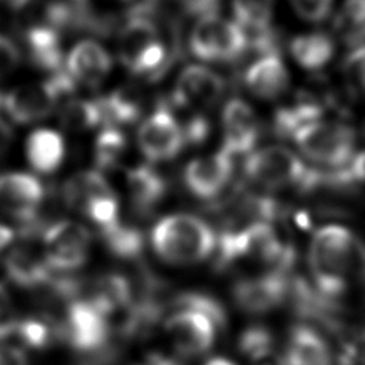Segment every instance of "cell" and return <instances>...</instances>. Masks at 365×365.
Instances as JSON below:
<instances>
[{"instance_id": "4", "label": "cell", "mask_w": 365, "mask_h": 365, "mask_svg": "<svg viewBox=\"0 0 365 365\" xmlns=\"http://www.w3.org/2000/svg\"><path fill=\"white\" fill-rule=\"evenodd\" d=\"M46 188L38 177L23 171L0 174V210L16 222L19 237L31 240L48 227L41 215Z\"/></svg>"}, {"instance_id": "18", "label": "cell", "mask_w": 365, "mask_h": 365, "mask_svg": "<svg viewBox=\"0 0 365 365\" xmlns=\"http://www.w3.org/2000/svg\"><path fill=\"white\" fill-rule=\"evenodd\" d=\"M289 71L279 51L257 54L242 74L244 87L254 97L272 101L282 97L289 87Z\"/></svg>"}, {"instance_id": "41", "label": "cell", "mask_w": 365, "mask_h": 365, "mask_svg": "<svg viewBox=\"0 0 365 365\" xmlns=\"http://www.w3.org/2000/svg\"><path fill=\"white\" fill-rule=\"evenodd\" d=\"M120 356L121 355L118 354L117 348L113 345H108L107 348L98 352L84 355V358L78 361L76 365H121Z\"/></svg>"}, {"instance_id": "24", "label": "cell", "mask_w": 365, "mask_h": 365, "mask_svg": "<svg viewBox=\"0 0 365 365\" xmlns=\"http://www.w3.org/2000/svg\"><path fill=\"white\" fill-rule=\"evenodd\" d=\"M335 40L324 31H309L294 36L288 43L291 58L307 71L327 67L335 56Z\"/></svg>"}, {"instance_id": "8", "label": "cell", "mask_w": 365, "mask_h": 365, "mask_svg": "<svg viewBox=\"0 0 365 365\" xmlns=\"http://www.w3.org/2000/svg\"><path fill=\"white\" fill-rule=\"evenodd\" d=\"M61 342L81 355L98 352L111 345L113 325L110 318L90 301H73L60 318Z\"/></svg>"}, {"instance_id": "28", "label": "cell", "mask_w": 365, "mask_h": 365, "mask_svg": "<svg viewBox=\"0 0 365 365\" xmlns=\"http://www.w3.org/2000/svg\"><path fill=\"white\" fill-rule=\"evenodd\" d=\"M57 114L61 127L70 131L81 133L104 125L98 98L73 97L57 108Z\"/></svg>"}, {"instance_id": "6", "label": "cell", "mask_w": 365, "mask_h": 365, "mask_svg": "<svg viewBox=\"0 0 365 365\" xmlns=\"http://www.w3.org/2000/svg\"><path fill=\"white\" fill-rule=\"evenodd\" d=\"M187 44L190 53L200 61L231 63L250 48V38L232 19L211 13L195 20Z\"/></svg>"}, {"instance_id": "44", "label": "cell", "mask_w": 365, "mask_h": 365, "mask_svg": "<svg viewBox=\"0 0 365 365\" xmlns=\"http://www.w3.org/2000/svg\"><path fill=\"white\" fill-rule=\"evenodd\" d=\"M346 170L355 185H365V150L354 155Z\"/></svg>"}, {"instance_id": "29", "label": "cell", "mask_w": 365, "mask_h": 365, "mask_svg": "<svg viewBox=\"0 0 365 365\" xmlns=\"http://www.w3.org/2000/svg\"><path fill=\"white\" fill-rule=\"evenodd\" d=\"M98 101L104 120L103 127L111 125L121 128L123 125H130L135 123L143 113L140 100L130 90H113L111 93L98 97Z\"/></svg>"}, {"instance_id": "49", "label": "cell", "mask_w": 365, "mask_h": 365, "mask_svg": "<svg viewBox=\"0 0 365 365\" xmlns=\"http://www.w3.org/2000/svg\"><path fill=\"white\" fill-rule=\"evenodd\" d=\"M362 133H364V135H365V118H364V121H362Z\"/></svg>"}, {"instance_id": "19", "label": "cell", "mask_w": 365, "mask_h": 365, "mask_svg": "<svg viewBox=\"0 0 365 365\" xmlns=\"http://www.w3.org/2000/svg\"><path fill=\"white\" fill-rule=\"evenodd\" d=\"M3 268L11 284L34 292L43 288L54 274L46 264L43 254H38L30 244L11 247L4 255Z\"/></svg>"}, {"instance_id": "40", "label": "cell", "mask_w": 365, "mask_h": 365, "mask_svg": "<svg viewBox=\"0 0 365 365\" xmlns=\"http://www.w3.org/2000/svg\"><path fill=\"white\" fill-rule=\"evenodd\" d=\"M23 58L19 46L7 36L0 34V80L17 70Z\"/></svg>"}, {"instance_id": "45", "label": "cell", "mask_w": 365, "mask_h": 365, "mask_svg": "<svg viewBox=\"0 0 365 365\" xmlns=\"http://www.w3.org/2000/svg\"><path fill=\"white\" fill-rule=\"evenodd\" d=\"M13 138H14V134L11 127L9 125V123H6L0 117V157L7 153V150L13 143Z\"/></svg>"}, {"instance_id": "3", "label": "cell", "mask_w": 365, "mask_h": 365, "mask_svg": "<svg viewBox=\"0 0 365 365\" xmlns=\"http://www.w3.org/2000/svg\"><path fill=\"white\" fill-rule=\"evenodd\" d=\"M150 241L161 261L171 265H192L215 252L217 234L205 220L188 212H174L154 224Z\"/></svg>"}, {"instance_id": "31", "label": "cell", "mask_w": 365, "mask_h": 365, "mask_svg": "<svg viewBox=\"0 0 365 365\" xmlns=\"http://www.w3.org/2000/svg\"><path fill=\"white\" fill-rule=\"evenodd\" d=\"M232 20L248 37L271 31L274 0H231Z\"/></svg>"}, {"instance_id": "17", "label": "cell", "mask_w": 365, "mask_h": 365, "mask_svg": "<svg viewBox=\"0 0 365 365\" xmlns=\"http://www.w3.org/2000/svg\"><path fill=\"white\" fill-rule=\"evenodd\" d=\"M114 60L110 51L97 40L77 41L66 54L64 68L78 84L94 88L111 74Z\"/></svg>"}, {"instance_id": "13", "label": "cell", "mask_w": 365, "mask_h": 365, "mask_svg": "<svg viewBox=\"0 0 365 365\" xmlns=\"http://www.w3.org/2000/svg\"><path fill=\"white\" fill-rule=\"evenodd\" d=\"M174 349L185 358L207 354L215 342L217 325L204 314L178 308L170 314L164 325Z\"/></svg>"}, {"instance_id": "25", "label": "cell", "mask_w": 365, "mask_h": 365, "mask_svg": "<svg viewBox=\"0 0 365 365\" xmlns=\"http://www.w3.org/2000/svg\"><path fill=\"white\" fill-rule=\"evenodd\" d=\"M108 191H113V187L101 171L96 168L81 170L63 182L61 201L67 208L80 212L90 200Z\"/></svg>"}, {"instance_id": "27", "label": "cell", "mask_w": 365, "mask_h": 365, "mask_svg": "<svg viewBox=\"0 0 365 365\" xmlns=\"http://www.w3.org/2000/svg\"><path fill=\"white\" fill-rule=\"evenodd\" d=\"M324 118V107L321 103L304 98L289 106L278 108L274 114V131L281 138H294L304 127Z\"/></svg>"}, {"instance_id": "22", "label": "cell", "mask_w": 365, "mask_h": 365, "mask_svg": "<svg viewBox=\"0 0 365 365\" xmlns=\"http://www.w3.org/2000/svg\"><path fill=\"white\" fill-rule=\"evenodd\" d=\"M23 40L30 63L50 74L64 68L66 56L61 48V33L47 24L24 27Z\"/></svg>"}, {"instance_id": "37", "label": "cell", "mask_w": 365, "mask_h": 365, "mask_svg": "<svg viewBox=\"0 0 365 365\" xmlns=\"http://www.w3.org/2000/svg\"><path fill=\"white\" fill-rule=\"evenodd\" d=\"M292 11L304 21L321 23L329 17L334 0H288Z\"/></svg>"}, {"instance_id": "48", "label": "cell", "mask_w": 365, "mask_h": 365, "mask_svg": "<svg viewBox=\"0 0 365 365\" xmlns=\"http://www.w3.org/2000/svg\"><path fill=\"white\" fill-rule=\"evenodd\" d=\"M204 365H235V364L225 358H211Z\"/></svg>"}, {"instance_id": "10", "label": "cell", "mask_w": 365, "mask_h": 365, "mask_svg": "<svg viewBox=\"0 0 365 365\" xmlns=\"http://www.w3.org/2000/svg\"><path fill=\"white\" fill-rule=\"evenodd\" d=\"M135 143L148 164L174 160L185 147L181 123L168 103L158 104L138 125Z\"/></svg>"}, {"instance_id": "33", "label": "cell", "mask_w": 365, "mask_h": 365, "mask_svg": "<svg viewBox=\"0 0 365 365\" xmlns=\"http://www.w3.org/2000/svg\"><path fill=\"white\" fill-rule=\"evenodd\" d=\"M101 240L108 252L124 261H135L141 257L144 250V235L141 230L123 224L121 221L114 227L100 232Z\"/></svg>"}, {"instance_id": "36", "label": "cell", "mask_w": 365, "mask_h": 365, "mask_svg": "<svg viewBox=\"0 0 365 365\" xmlns=\"http://www.w3.org/2000/svg\"><path fill=\"white\" fill-rule=\"evenodd\" d=\"M342 73L348 84L365 96V46L351 48L342 61Z\"/></svg>"}, {"instance_id": "42", "label": "cell", "mask_w": 365, "mask_h": 365, "mask_svg": "<svg viewBox=\"0 0 365 365\" xmlns=\"http://www.w3.org/2000/svg\"><path fill=\"white\" fill-rule=\"evenodd\" d=\"M181 7L194 16H205V14H211L215 13L217 6L220 3V0H177Z\"/></svg>"}, {"instance_id": "23", "label": "cell", "mask_w": 365, "mask_h": 365, "mask_svg": "<svg viewBox=\"0 0 365 365\" xmlns=\"http://www.w3.org/2000/svg\"><path fill=\"white\" fill-rule=\"evenodd\" d=\"M66 150L63 134L54 128H36L24 141V157L37 174L56 173L64 163Z\"/></svg>"}, {"instance_id": "15", "label": "cell", "mask_w": 365, "mask_h": 365, "mask_svg": "<svg viewBox=\"0 0 365 365\" xmlns=\"http://www.w3.org/2000/svg\"><path fill=\"white\" fill-rule=\"evenodd\" d=\"M259 121L254 108L242 98H230L221 113V150L228 155H250L259 140Z\"/></svg>"}, {"instance_id": "47", "label": "cell", "mask_w": 365, "mask_h": 365, "mask_svg": "<svg viewBox=\"0 0 365 365\" xmlns=\"http://www.w3.org/2000/svg\"><path fill=\"white\" fill-rule=\"evenodd\" d=\"M141 365H181V364L177 362L173 358H168V356H164V355H158V354H153Z\"/></svg>"}, {"instance_id": "12", "label": "cell", "mask_w": 365, "mask_h": 365, "mask_svg": "<svg viewBox=\"0 0 365 365\" xmlns=\"http://www.w3.org/2000/svg\"><path fill=\"white\" fill-rule=\"evenodd\" d=\"M232 160L225 151L218 150L188 161L182 170V182L187 191L202 201L218 200L232 181Z\"/></svg>"}, {"instance_id": "39", "label": "cell", "mask_w": 365, "mask_h": 365, "mask_svg": "<svg viewBox=\"0 0 365 365\" xmlns=\"http://www.w3.org/2000/svg\"><path fill=\"white\" fill-rule=\"evenodd\" d=\"M17 324L19 318L14 311L11 297L6 287L0 284V342L16 334Z\"/></svg>"}, {"instance_id": "11", "label": "cell", "mask_w": 365, "mask_h": 365, "mask_svg": "<svg viewBox=\"0 0 365 365\" xmlns=\"http://www.w3.org/2000/svg\"><path fill=\"white\" fill-rule=\"evenodd\" d=\"M292 274L264 271L259 275L240 278L232 285V299L244 312L267 314L287 304Z\"/></svg>"}, {"instance_id": "7", "label": "cell", "mask_w": 365, "mask_h": 365, "mask_svg": "<svg viewBox=\"0 0 365 365\" xmlns=\"http://www.w3.org/2000/svg\"><path fill=\"white\" fill-rule=\"evenodd\" d=\"M292 141L305 158L325 170L344 168L356 154V133L342 121L322 118L298 131Z\"/></svg>"}, {"instance_id": "9", "label": "cell", "mask_w": 365, "mask_h": 365, "mask_svg": "<svg viewBox=\"0 0 365 365\" xmlns=\"http://www.w3.org/2000/svg\"><path fill=\"white\" fill-rule=\"evenodd\" d=\"M91 242V232L81 222L56 220L41 234V254L51 271L74 274L87 262Z\"/></svg>"}, {"instance_id": "30", "label": "cell", "mask_w": 365, "mask_h": 365, "mask_svg": "<svg viewBox=\"0 0 365 365\" xmlns=\"http://www.w3.org/2000/svg\"><path fill=\"white\" fill-rule=\"evenodd\" d=\"M332 26L344 44L351 48L365 46V0H344Z\"/></svg>"}, {"instance_id": "26", "label": "cell", "mask_w": 365, "mask_h": 365, "mask_svg": "<svg viewBox=\"0 0 365 365\" xmlns=\"http://www.w3.org/2000/svg\"><path fill=\"white\" fill-rule=\"evenodd\" d=\"M16 334L27 348L36 351L47 349L51 345L61 342L60 317L40 311L37 314L19 318Z\"/></svg>"}, {"instance_id": "2", "label": "cell", "mask_w": 365, "mask_h": 365, "mask_svg": "<svg viewBox=\"0 0 365 365\" xmlns=\"http://www.w3.org/2000/svg\"><path fill=\"white\" fill-rule=\"evenodd\" d=\"M117 56L125 70L147 80L161 77L171 66L173 50L148 7L135 9L118 27Z\"/></svg>"}, {"instance_id": "34", "label": "cell", "mask_w": 365, "mask_h": 365, "mask_svg": "<svg viewBox=\"0 0 365 365\" xmlns=\"http://www.w3.org/2000/svg\"><path fill=\"white\" fill-rule=\"evenodd\" d=\"M171 302L177 308H184V309H192L198 311L204 315H207L218 329L225 328L227 325V311L222 307V304L208 292L202 291H184L177 294Z\"/></svg>"}, {"instance_id": "14", "label": "cell", "mask_w": 365, "mask_h": 365, "mask_svg": "<svg viewBox=\"0 0 365 365\" xmlns=\"http://www.w3.org/2000/svg\"><path fill=\"white\" fill-rule=\"evenodd\" d=\"M225 90L227 84L220 73L204 64H188L180 71L167 103L170 107L208 108L222 98Z\"/></svg>"}, {"instance_id": "50", "label": "cell", "mask_w": 365, "mask_h": 365, "mask_svg": "<svg viewBox=\"0 0 365 365\" xmlns=\"http://www.w3.org/2000/svg\"><path fill=\"white\" fill-rule=\"evenodd\" d=\"M124 1H130V0H124Z\"/></svg>"}, {"instance_id": "16", "label": "cell", "mask_w": 365, "mask_h": 365, "mask_svg": "<svg viewBox=\"0 0 365 365\" xmlns=\"http://www.w3.org/2000/svg\"><path fill=\"white\" fill-rule=\"evenodd\" d=\"M58 108V103L47 86L41 83L21 84L3 94L1 110L16 124L27 125L47 118Z\"/></svg>"}, {"instance_id": "1", "label": "cell", "mask_w": 365, "mask_h": 365, "mask_svg": "<svg viewBox=\"0 0 365 365\" xmlns=\"http://www.w3.org/2000/svg\"><path fill=\"white\" fill-rule=\"evenodd\" d=\"M365 244L345 225L325 224L314 231L308 245V267L314 287L327 298L341 301L348 274L358 271Z\"/></svg>"}, {"instance_id": "43", "label": "cell", "mask_w": 365, "mask_h": 365, "mask_svg": "<svg viewBox=\"0 0 365 365\" xmlns=\"http://www.w3.org/2000/svg\"><path fill=\"white\" fill-rule=\"evenodd\" d=\"M0 365H29V359L19 346L0 344Z\"/></svg>"}, {"instance_id": "21", "label": "cell", "mask_w": 365, "mask_h": 365, "mask_svg": "<svg viewBox=\"0 0 365 365\" xmlns=\"http://www.w3.org/2000/svg\"><path fill=\"white\" fill-rule=\"evenodd\" d=\"M125 185L130 204L138 215L151 214L167 194L164 175L148 163L128 168L125 173Z\"/></svg>"}, {"instance_id": "35", "label": "cell", "mask_w": 365, "mask_h": 365, "mask_svg": "<svg viewBox=\"0 0 365 365\" xmlns=\"http://www.w3.org/2000/svg\"><path fill=\"white\" fill-rule=\"evenodd\" d=\"M238 348L248 359L262 364L271 359L275 348V338L267 327L250 325L240 334Z\"/></svg>"}, {"instance_id": "46", "label": "cell", "mask_w": 365, "mask_h": 365, "mask_svg": "<svg viewBox=\"0 0 365 365\" xmlns=\"http://www.w3.org/2000/svg\"><path fill=\"white\" fill-rule=\"evenodd\" d=\"M16 237H19L16 227L0 222V252L13 244Z\"/></svg>"}, {"instance_id": "32", "label": "cell", "mask_w": 365, "mask_h": 365, "mask_svg": "<svg viewBox=\"0 0 365 365\" xmlns=\"http://www.w3.org/2000/svg\"><path fill=\"white\" fill-rule=\"evenodd\" d=\"M127 147L128 141L121 128L111 125L101 127L93 145L96 170L101 173L115 170L124 158Z\"/></svg>"}, {"instance_id": "5", "label": "cell", "mask_w": 365, "mask_h": 365, "mask_svg": "<svg viewBox=\"0 0 365 365\" xmlns=\"http://www.w3.org/2000/svg\"><path fill=\"white\" fill-rule=\"evenodd\" d=\"M245 178L267 191L297 188L307 191L314 174L302 158L282 145H268L252 151L244 161Z\"/></svg>"}, {"instance_id": "38", "label": "cell", "mask_w": 365, "mask_h": 365, "mask_svg": "<svg viewBox=\"0 0 365 365\" xmlns=\"http://www.w3.org/2000/svg\"><path fill=\"white\" fill-rule=\"evenodd\" d=\"M181 127L185 145H200L210 137L211 133V123L201 113L191 114L184 123H181Z\"/></svg>"}, {"instance_id": "20", "label": "cell", "mask_w": 365, "mask_h": 365, "mask_svg": "<svg viewBox=\"0 0 365 365\" xmlns=\"http://www.w3.org/2000/svg\"><path fill=\"white\" fill-rule=\"evenodd\" d=\"M332 355L324 332L301 322L291 328L281 362L282 365H332Z\"/></svg>"}]
</instances>
